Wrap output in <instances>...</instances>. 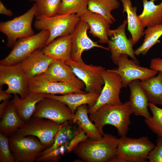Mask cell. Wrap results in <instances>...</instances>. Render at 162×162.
Returning <instances> with one entry per match:
<instances>
[{
  "label": "cell",
  "mask_w": 162,
  "mask_h": 162,
  "mask_svg": "<svg viewBox=\"0 0 162 162\" xmlns=\"http://www.w3.org/2000/svg\"><path fill=\"white\" fill-rule=\"evenodd\" d=\"M59 126L60 124L49 119L32 117L16 132L24 136L36 137L48 148L53 144Z\"/></svg>",
  "instance_id": "obj_8"
},
{
  "label": "cell",
  "mask_w": 162,
  "mask_h": 162,
  "mask_svg": "<svg viewBox=\"0 0 162 162\" xmlns=\"http://www.w3.org/2000/svg\"><path fill=\"white\" fill-rule=\"evenodd\" d=\"M36 3L26 12L14 19L0 23V31L7 38V46L13 47L17 40L31 37L34 34L32 27L35 16Z\"/></svg>",
  "instance_id": "obj_5"
},
{
  "label": "cell",
  "mask_w": 162,
  "mask_h": 162,
  "mask_svg": "<svg viewBox=\"0 0 162 162\" xmlns=\"http://www.w3.org/2000/svg\"><path fill=\"white\" fill-rule=\"evenodd\" d=\"M88 0H62L58 14H76L80 17L88 10Z\"/></svg>",
  "instance_id": "obj_33"
},
{
  "label": "cell",
  "mask_w": 162,
  "mask_h": 162,
  "mask_svg": "<svg viewBox=\"0 0 162 162\" xmlns=\"http://www.w3.org/2000/svg\"><path fill=\"white\" fill-rule=\"evenodd\" d=\"M37 4L36 19L46 16L50 17L58 14L62 0H29Z\"/></svg>",
  "instance_id": "obj_32"
},
{
  "label": "cell",
  "mask_w": 162,
  "mask_h": 162,
  "mask_svg": "<svg viewBox=\"0 0 162 162\" xmlns=\"http://www.w3.org/2000/svg\"><path fill=\"white\" fill-rule=\"evenodd\" d=\"M2 88L0 89V101L9 100L12 97L11 94L3 91Z\"/></svg>",
  "instance_id": "obj_39"
},
{
  "label": "cell",
  "mask_w": 162,
  "mask_h": 162,
  "mask_svg": "<svg viewBox=\"0 0 162 162\" xmlns=\"http://www.w3.org/2000/svg\"><path fill=\"white\" fill-rule=\"evenodd\" d=\"M140 82L139 80H135L128 84L130 90L129 101L132 113L149 118L151 116L148 109L149 101L146 92L140 86Z\"/></svg>",
  "instance_id": "obj_19"
},
{
  "label": "cell",
  "mask_w": 162,
  "mask_h": 162,
  "mask_svg": "<svg viewBox=\"0 0 162 162\" xmlns=\"http://www.w3.org/2000/svg\"><path fill=\"white\" fill-rule=\"evenodd\" d=\"M123 6V14H127L128 29L134 45L144 35V27L137 14V7L133 6L131 0H120Z\"/></svg>",
  "instance_id": "obj_24"
},
{
  "label": "cell",
  "mask_w": 162,
  "mask_h": 162,
  "mask_svg": "<svg viewBox=\"0 0 162 162\" xmlns=\"http://www.w3.org/2000/svg\"><path fill=\"white\" fill-rule=\"evenodd\" d=\"M144 35L142 44L134 50L136 55H145L153 46L160 42L159 39L162 35V23L147 27L144 30Z\"/></svg>",
  "instance_id": "obj_31"
},
{
  "label": "cell",
  "mask_w": 162,
  "mask_h": 162,
  "mask_svg": "<svg viewBox=\"0 0 162 162\" xmlns=\"http://www.w3.org/2000/svg\"><path fill=\"white\" fill-rule=\"evenodd\" d=\"M156 144L147 156L149 162H162V137L158 136Z\"/></svg>",
  "instance_id": "obj_36"
},
{
  "label": "cell",
  "mask_w": 162,
  "mask_h": 162,
  "mask_svg": "<svg viewBox=\"0 0 162 162\" xmlns=\"http://www.w3.org/2000/svg\"><path fill=\"white\" fill-rule=\"evenodd\" d=\"M74 115L65 104L54 99L45 98L37 104L32 117L49 119L60 124L71 120Z\"/></svg>",
  "instance_id": "obj_14"
},
{
  "label": "cell",
  "mask_w": 162,
  "mask_h": 162,
  "mask_svg": "<svg viewBox=\"0 0 162 162\" xmlns=\"http://www.w3.org/2000/svg\"><path fill=\"white\" fill-rule=\"evenodd\" d=\"M76 124L71 120L60 124L53 144L43 151L40 156L51 152L73 139L82 129Z\"/></svg>",
  "instance_id": "obj_27"
},
{
  "label": "cell",
  "mask_w": 162,
  "mask_h": 162,
  "mask_svg": "<svg viewBox=\"0 0 162 162\" xmlns=\"http://www.w3.org/2000/svg\"><path fill=\"white\" fill-rule=\"evenodd\" d=\"M0 162H15L9 146V138L8 136L0 132Z\"/></svg>",
  "instance_id": "obj_35"
},
{
  "label": "cell",
  "mask_w": 162,
  "mask_h": 162,
  "mask_svg": "<svg viewBox=\"0 0 162 162\" xmlns=\"http://www.w3.org/2000/svg\"><path fill=\"white\" fill-rule=\"evenodd\" d=\"M80 19L86 22L89 27L88 32L98 38V42L101 44L108 43V30L110 24L100 15L88 10L80 17Z\"/></svg>",
  "instance_id": "obj_20"
},
{
  "label": "cell",
  "mask_w": 162,
  "mask_h": 162,
  "mask_svg": "<svg viewBox=\"0 0 162 162\" xmlns=\"http://www.w3.org/2000/svg\"><path fill=\"white\" fill-rule=\"evenodd\" d=\"M148 107L152 112V116L149 118H145V123L158 136L162 137V109L149 102Z\"/></svg>",
  "instance_id": "obj_34"
},
{
  "label": "cell",
  "mask_w": 162,
  "mask_h": 162,
  "mask_svg": "<svg viewBox=\"0 0 162 162\" xmlns=\"http://www.w3.org/2000/svg\"><path fill=\"white\" fill-rule=\"evenodd\" d=\"M119 139L105 134L99 140L88 138L79 143L73 151L81 160L87 162H108L116 156Z\"/></svg>",
  "instance_id": "obj_2"
},
{
  "label": "cell",
  "mask_w": 162,
  "mask_h": 162,
  "mask_svg": "<svg viewBox=\"0 0 162 162\" xmlns=\"http://www.w3.org/2000/svg\"><path fill=\"white\" fill-rule=\"evenodd\" d=\"M89 29L88 23L80 19L74 30L71 34V60L76 62H82L83 52L94 47H98L109 51L108 47L98 44L91 40L87 35Z\"/></svg>",
  "instance_id": "obj_15"
},
{
  "label": "cell",
  "mask_w": 162,
  "mask_h": 162,
  "mask_svg": "<svg viewBox=\"0 0 162 162\" xmlns=\"http://www.w3.org/2000/svg\"><path fill=\"white\" fill-rule=\"evenodd\" d=\"M64 62L72 68L76 76L84 83L86 92L100 94L104 84L102 75L104 68L88 64L83 61L76 62L70 59Z\"/></svg>",
  "instance_id": "obj_11"
},
{
  "label": "cell",
  "mask_w": 162,
  "mask_h": 162,
  "mask_svg": "<svg viewBox=\"0 0 162 162\" xmlns=\"http://www.w3.org/2000/svg\"><path fill=\"white\" fill-rule=\"evenodd\" d=\"M119 0H88V9L98 14L110 24H113L116 20L111 14L112 10L119 8L120 3Z\"/></svg>",
  "instance_id": "obj_30"
},
{
  "label": "cell",
  "mask_w": 162,
  "mask_h": 162,
  "mask_svg": "<svg viewBox=\"0 0 162 162\" xmlns=\"http://www.w3.org/2000/svg\"><path fill=\"white\" fill-rule=\"evenodd\" d=\"M42 50L46 55L54 60L66 61L71 59V34L56 39Z\"/></svg>",
  "instance_id": "obj_23"
},
{
  "label": "cell",
  "mask_w": 162,
  "mask_h": 162,
  "mask_svg": "<svg viewBox=\"0 0 162 162\" xmlns=\"http://www.w3.org/2000/svg\"><path fill=\"white\" fill-rule=\"evenodd\" d=\"M42 48L35 50L20 62L28 79L44 73L54 60L46 55Z\"/></svg>",
  "instance_id": "obj_18"
},
{
  "label": "cell",
  "mask_w": 162,
  "mask_h": 162,
  "mask_svg": "<svg viewBox=\"0 0 162 162\" xmlns=\"http://www.w3.org/2000/svg\"><path fill=\"white\" fill-rule=\"evenodd\" d=\"M102 75L104 84L95 104L88 109V113H92L105 105L116 106L122 104L120 98L122 88L120 76L111 69L102 71Z\"/></svg>",
  "instance_id": "obj_9"
},
{
  "label": "cell",
  "mask_w": 162,
  "mask_h": 162,
  "mask_svg": "<svg viewBox=\"0 0 162 162\" xmlns=\"http://www.w3.org/2000/svg\"><path fill=\"white\" fill-rule=\"evenodd\" d=\"M0 14L8 16H12L13 14L12 11L8 9L1 1L0 2Z\"/></svg>",
  "instance_id": "obj_38"
},
{
  "label": "cell",
  "mask_w": 162,
  "mask_h": 162,
  "mask_svg": "<svg viewBox=\"0 0 162 162\" xmlns=\"http://www.w3.org/2000/svg\"><path fill=\"white\" fill-rule=\"evenodd\" d=\"M28 85L30 93L63 95L85 93L76 87L62 82L50 81L40 75L28 79Z\"/></svg>",
  "instance_id": "obj_17"
},
{
  "label": "cell",
  "mask_w": 162,
  "mask_h": 162,
  "mask_svg": "<svg viewBox=\"0 0 162 162\" xmlns=\"http://www.w3.org/2000/svg\"><path fill=\"white\" fill-rule=\"evenodd\" d=\"M9 100L3 101L0 104V118H2L5 110L9 103Z\"/></svg>",
  "instance_id": "obj_40"
},
{
  "label": "cell",
  "mask_w": 162,
  "mask_h": 162,
  "mask_svg": "<svg viewBox=\"0 0 162 162\" xmlns=\"http://www.w3.org/2000/svg\"><path fill=\"white\" fill-rule=\"evenodd\" d=\"M9 143L15 162H33L46 147L34 136H24L16 132L10 136Z\"/></svg>",
  "instance_id": "obj_6"
},
{
  "label": "cell",
  "mask_w": 162,
  "mask_h": 162,
  "mask_svg": "<svg viewBox=\"0 0 162 162\" xmlns=\"http://www.w3.org/2000/svg\"><path fill=\"white\" fill-rule=\"evenodd\" d=\"M132 114L129 101L116 106L105 105L90 114L89 118L103 136L104 127L106 124L115 126L118 135L126 136L131 124L130 116Z\"/></svg>",
  "instance_id": "obj_1"
},
{
  "label": "cell",
  "mask_w": 162,
  "mask_h": 162,
  "mask_svg": "<svg viewBox=\"0 0 162 162\" xmlns=\"http://www.w3.org/2000/svg\"><path fill=\"white\" fill-rule=\"evenodd\" d=\"M156 0H142L143 10L138 16L144 28L162 23V0L158 5L154 3Z\"/></svg>",
  "instance_id": "obj_26"
},
{
  "label": "cell",
  "mask_w": 162,
  "mask_h": 162,
  "mask_svg": "<svg viewBox=\"0 0 162 162\" xmlns=\"http://www.w3.org/2000/svg\"><path fill=\"white\" fill-rule=\"evenodd\" d=\"M80 20L76 14H57L52 17L43 16L36 19L34 26L38 30L49 32L46 46L58 37L71 34Z\"/></svg>",
  "instance_id": "obj_4"
},
{
  "label": "cell",
  "mask_w": 162,
  "mask_h": 162,
  "mask_svg": "<svg viewBox=\"0 0 162 162\" xmlns=\"http://www.w3.org/2000/svg\"><path fill=\"white\" fill-rule=\"evenodd\" d=\"M147 136L131 138L126 136L119 139L116 154L112 162H146L149 152L155 147Z\"/></svg>",
  "instance_id": "obj_3"
},
{
  "label": "cell",
  "mask_w": 162,
  "mask_h": 162,
  "mask_svg": "<svg viewBox=\"0 0 162 162\" xmlns=\"http://www.w3.org/2000/svg\"><path fill=\"white\" fill-rule=\"evenodd\" d=\"M88 106L86 104L79 106L74 113L71 121L81 128L88 138L95 140H100L103 136L88 117Z\"/></svg>",
  "instance_id": "obj_25"
},
{
  "label": "cell",
  "mask_w": 162,
  "mask_h": 162,
  "mask_svg": "<svg viewBox=\"0 0 162 162\" xmlns=\"http://www.w3.org/2000/svg\"><path fill=\"white\" fill-rule=\"evenodd\" d=\"M1 118L0 132L8 136L15 133L25 123L18 115L10 102Z\"/></svg>",
  "instance_id": "obj_28"
},
{
  "label": "cell",
  "mask_w": 162,
  "mask_h": 162,
  "mask_svg": "<svg viewBox=\"0 0 162 162\" xmlns=\"http://www.w3.org/2000/svg\"><path fill=\"white\" fill-rule=\"evenodd\" d=\"M127 24L126 19L116 29L108 30V48L111 53L112 60L115 64L121 55L126 54L139 64V62L136 57L133 48L134 45L132 38L128 39L126 35L125 28Z\"/></svg>",
  "instance_id": "obj_12"
},
{
  "label": "cell",
  "mask_w": 162,
  "mask_h": 162,
  "mask_svg": "<svg viewBox=\"0 0 162 162\" xmlns=\"http://www.w3.org/2000/svg\"><path fill=\"white\" fill-rule=\"evenodd\" d=\"M126 54L121 55L115 64L118 67L111 70L121 76L122 88L126 87L132 81L138 80L143 81L156 76L158 71L140 66L133 60H129Z\"/></svg>",
  "instance_id": "obj_13"
},
{
  "label": "cell",
  "mask_w": 162,
  "mask_h": 162,
  "mask_svg": "<svg viewBox=\"0 0 162 162\" xmlns=\"http://www.w3.org/2000/svg\"><path fill=\"white\" fill-rule=\"evenodd\" d=\"M40 75L50 81L65 83L81 89L85 88V84L76 76L72 68L62 60H54Z\"/></svg>",
  "instance_id": "obj_16"
},
{
  "label": "cell",
  "mask_w": 162,
  "mask_h": 162,
  "mask_svg": "<svg viewBox=\"0 0 162 162\" xmlns=\"http://www.w3.org/2000/svg\"><path fill=\"white\" fill-rule=\"evenodd\" d=\"M49 35L48 30H42L31 37L19 39L9 54L0 60V65H10L20 63L35 50L44 47Z\"/></svg>",
  "instance_id": "obj_7"
},
{
  "label": "cell",
  "mask_w": 162,
  "mask_h": 162,
  "mask_svg": "<svg viewBox=\"0 0 162 162\" xmlns=\"http://www.w3.org/2000/svg\"><path fill=\"white\" fill-rule=\"evenodd\" d=\"M141 86L146 92L149 102L162 105V72L157 76L140 81Z\"/></svg>",
  "instance_id": "obj_29"
},
{
  "label": "cell",
  "mask_w": 162,
  "mask_h": 162,
  "mask_svg": "<svg viewBox=\"0 0 162 162\" xmlns=\"http://www.w3.org/2000/svg\"><path fill=\"white\" fill-rule=\"evenodd\" d=\"M45 94L31 92L25 98H20L14 94L10 101L18 115L25 122L32 117L37 104L46 98Z\"/></svg>",
  "instance_id": "obj_21"
},
{
  "label": "cell",
  "mask_w": 162,
  "mask_h": 162,
  "mask_svg": "<svg viewBox=\"0 0 162 162\" xmlns=\"http://www.w3.org/2000/svg\"><path fill=\"white\" fill-rule=\"evenodd\" d=\"M8 86L5 91L18 94L21 98L30 93L28 79L20 63L10 65H0V86Z\"/></svg>",
  "instance_id": "obj_10"
},
{
  "label": "cell",
  "mask_w": 162,
  "mask_h": 162,
  "mask_svg": "<svg viewBox=\"0 0 162 162\" xmlns=\"http://www.w3.org/2000/svg\"><path fill=\"white\" fill-rule=\"evenodd\" d=\"M99 94L91 92L74 93L61 95L46 94V98L59 101L66 105L74 114L79 106L85 104L88 105V108L96 103Z\"/></svg>",
  "instance_id": "obj_22"
},
{
  "label": "cell",
  "mask_w": 162,
  "mask_h": 162,
  "mask_svg": "<svg viewBox=\"0 0 162 162\" xmlns=\"http://www.w3.org/2000/svg\"><path fill=\"white\" fill-rule=\"evenodd\" d=\"M150 69L162 72V58H154L152 59L150 63Z\"/></svg>",
  "instance_id": "obj_37"
}]
</instances>
